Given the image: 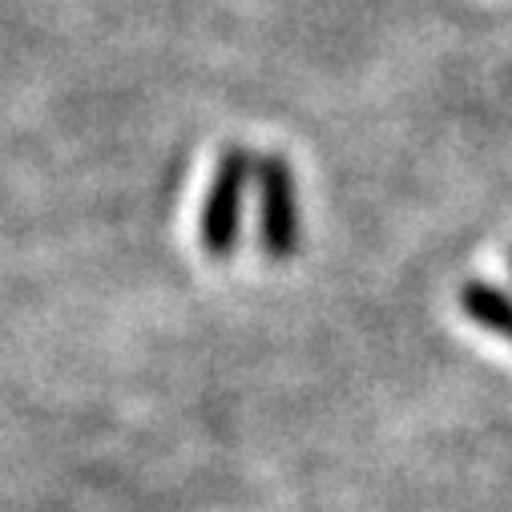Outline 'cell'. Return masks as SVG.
<instances>
[{
  "mask_svg": "<svg viewBox=\"0 0 512 512\" xmlns=\"http://www.w3.org/2000/svg\"><path fill=\"white\" fill-rule=\"evenodd\" d=\"M246 146H226L218 166H214V178H210V190H206V202H202V222H198V242L210 259H230L238 250V234H242V202H246V182L254 174Z\"/></svg>",
  "mask_w": 512,
  "mask_h": 512,
  "instance_id": "cell-1",
  "label": "cell"
},
{
  "mask_svg": "<svg viewBox=\"0 0 512 512\" xmlns=\"http://www.w3.org/2000/svg\"><path fill=\"white\" fill-rule=\"evenodd\" d=\"M259 178V246L271 263H287L303 242V210H299V182L287 158L267 154L254 166Z\"/></svg>",
  "mask_w": 512,
  "mask_h": 512,
  "instance_id": "cell-2",
  "label": "cell"
},
{
  "mask_svg": "<svg viewBox=\"0 0 512 512\" xmlns=\"http://www.w3.org/2000/svg\"><path fill=\"white\" fill-rule=\"evenodd\" d=\"M460 303L472 323H480L484 331H496L512 343V295H504L500 287H492L484 279H468L460 287Z\"/></svg>",
  "mask_w": 512,
  "mask_h": 512,
  "instance_id": "cell-3",
  "label": "cell"
},
{
  "mask_svg": "<svg viewBox=\"0 0 512 512\" xmlns=\"http://www.w3.org/2000/svg\"><path fill=\"white\" fill-rule=\"evenodd\" d=\"M508 263H512V254H508Z\"/></svg>",
  "mask_w": 512,
  "mask_h": 512,
  "instance_id": "cell-4",
  "label": "cell"
}]
</instances>
